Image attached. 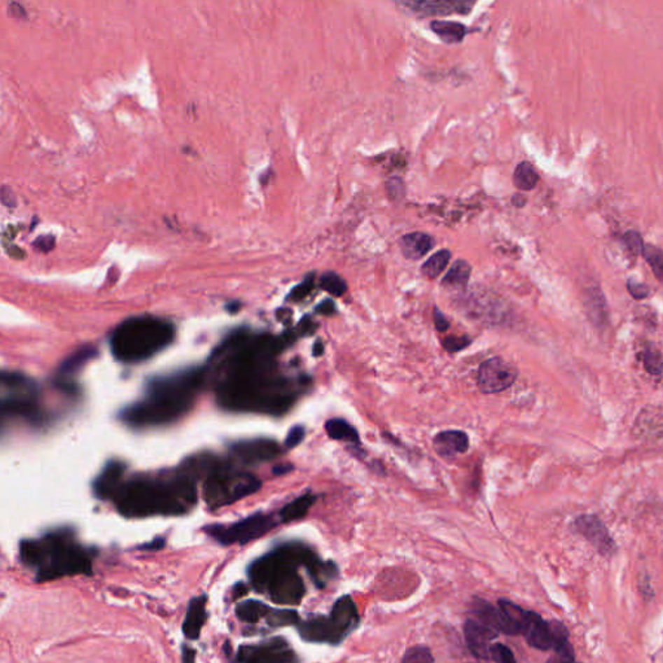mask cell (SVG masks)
Segmentation results:
<instances>
[{
	"label": "cell",
	"instance_id": "cell-20",
	"mask_svg": "<svg viewBox=\"0 0 663 663\" xmlns=\"http://www.w3.org/2000/svg\"><path fill=\"white\" fill-rule=\"evenodd\" d=\"M526 610L516 603L508 600H499L498 603V617H499L500 631L507 635H519L524 631L526 620Z\"/></svg>",
	"mask_w": 663,
	"mask_h": 663
},
{
	"label": "cell",
	"instance_id": "cell-13",
	"mask_svg": "<svg viewBox=\"0 0 663 663\" xmlns=\"http://www.w3.org/2000/svg\"><path fill=\"white\" fill-rule=\"evenodd\" d=\"M499 634L498 629H492L474 618L466 620L464 626L468 649L478 659H490L492 640L498 638Z\"/></svg>",
	"mask_w": 663,
	"mask_h": 663
},
{
	"label": "cell",
	"instance_id": "cell-7",
	"mask_svg": "<svg viewBox=\"0 0 663 663\" xmlns=\"http://www.w3.org/2000/svg\"><path fill=\"white\" fill-rule=\"evenodd\" d=\"M1 398L3 416H18L29 420L39 417L38 388L34 381L18 372L1 373Z\"/></svg>",
	"mask_w": 663,
	"mask_h": 663
},
{
	"label": "cell",
	"instance_id": "cell-18",
	"mask_svg": "<svg viewBox=\"0 0 663 663\" xmlns=\"http://www.w3.org/2000/svg\"><path fill=\"white\" fill-rule=\"evenodd\" d=\"M329 618L344 638H346L350 632H353L354 629L358 627L359 620H361L353 597L349 594L340 597L333 605Z\"/></svg>",
	"mask_w": 663,
	"mask_h": 663
},
{
	"label": "cell",
	"instance_id": "cell-19",
	"mask_svg": "<svg viewBox=\"0 0 663 663\" xmlns=\"http://www.w3.org/2000/svg\"><path fill=\"white\" fill-rule=\"evenodd\" d=\"M207 597L205 594L196 596L190 600L187 608L186 617L183 620V634L188 640H197L201 635V631L207 622Z\"/></svg>",
	"mask_w": 663,
	"mask_h": 663
},
{
	"label": "cell",
	"instance_id": "cell-35",
	"mask_svg": "<svg viewBox=\"0 0 663 663\" xmlns=\"http://www.w3.org/2000/svg\"><path fill=\"white\" fill-rule=\"evenodd\" d=\"M552 649L554 653L550 657L547 663H574L575 655L573 646L568 643V638L554 644Z\"/></svg>",
	"mask_w": 663,
	"mask_h": 663
},
{
	"label": "cell",
	"instance_id": "cell-2",
	"mask_svg": "<svg viewBox=\"0 0 663 663\" xmlns=\"http://www.w3.org/2000/svg\"><path fill=\"white\" fill-rule=\"evenodd\" d=\"M205 379V370H181L152 379L147 394L123 410L121 419L132 428H153L174 422L187 414Z\"/></svg>",
	"mask_w": 663,
	"mask_h": 663
},
{
	"label": "cell",
	"instance_id": "cell-44",
	"mask_svg": "<svg viewBox=\"0 0 663 663\" xmlns=\"http://www.w3.org/2000/svg\"><path fill=\"white\" fill-rule=\"evenodd\" d=\"M53 245H55V239L52 236L38 237V240L34 242L35 248L42 251H50L53 248Z\"/></svg>",
	"mask_w": 663,
	"mask_h": 663
},
{
	"label": "cell",
	"instance_id": "cell-26",
	"mask_svg": "<svg viewBox=\"0 0 663 663\" xmlns=\"http://www.w3.org/2000/svg\"><path fill=\"white\" fill-rule=\"evenodd\" d=\"M95 355L96 349L92 346L79 349L61 364L60 377H70V376L77 375L78 372L82 370Z\"/></svg>",
	"mask_w": 663,
	"mask_h": 663
},
{
	"label": "cell",
	"instance_id": "cell-41",
	"mask_svg": "<svg viewBox=\"0 0 663 663\" xmlns=\"http://www.w3.org/2000/svg\"><path fill=\"white\" fill-rule=\"evenodd\" d=\"M469 344H470V340L466 337H449L443 341V346L449 353H456L461 349H466Z\"/></svg>",
	"mask_w": 663,
	"mask_h": 663
},
{
	"label": "cell",
	"instance_id": "cell-48",
	"mask_svg": "<svg viewBox=\"0 0 663 663\" xmlns=\"http://www.w3.org/2000/svg\"><path fill=\"white\" fill-rule=\"evenodd\" d=\"M318 312L320 314H324V315H329V314H333L335 312V303L330 300H327V301L321 302L318 309H316Z\"/></svg>",
	"mask_w": 663,
	"mask_h": 663
},
{
	"label": "cell",
	"instance_id": "cell-31",
	"mask_svg": "<svg viewBox=\"0 0 663 663\" xmlns=\"http://www.w3.org/2000/svg\"><path fill=\"white\" fill-rule=\"evenodd\" d=\"M641 256L652 268L655 277L663 284V250L657 248L655 245L645 244L644 249L641 251Z\"/></svg>",
	"mask_w": 663,
	"mask_h": 663
},
{
	"label": "cell",
	"instance_id": "cell-47",
	"mask_svg": "<svg viewBox=\"0 0 663 663\" xmlns=\"http://www.w3.org/2000/svg\"><path fill=\"white\" fill-rule=\"evenodd\" d=\"M164 545V539H162V538H158V539H155L153 542L147 543V544L139 547V550H141V551H158V550H161Z\"/></svg>",
	"mask_w": 663,
	"mask_h": 663
},
{
	"label": "cell",
	"instance_id": "cell-38",
	"mask_svg": "<svg viewBox=\"0 0 663 663\" xmlns=\"http://www.w3.org/2000/svg\"><path fill=\"white\" fill-rule=\"evenodd\" d=\"M314 285H315L314 274H310V275L307 276V277L305 279V281H303V283H301L300 285H297V286L294 288L293 291H292L291 294H289L288 300H291V301L293 302L301 301V300L306 298V297H307V295L311 293V291H312Z\"/></svg>",
	"mask_w": 663,
	"mask_h": 663
},
{
	"label": "cell",
	"instance_id": "cell-43",
	"mask_svg": "<svg viewBox=\"0 0 663 663\" xmlns=\"http://www.w3.org/2000/svg\"><path fill=\"white\" fill-rule=\"evenodd\" d=\"M305 434L306 433H305V429L302 426L292 428L286 435V440H285L286 448H294L295 446H298L305 438Z\"/></svg>",
	"mask_w": 663,
	"mask_h": 663
},
{
	"label": "cell",
	"instance_id": "cell-40",
	"mask_svg": "<svg viewBox=\"0 0 663 663\" xmlns=\"http://www.w3.org/2000/svg\"><path fill=\"white\" fill-rule=\"evenodd\" d=\"M386 190H388L389 197L394 201H398L400 198L405 197V186L400 178H390L386 183Z\"/></svg>",
	"mask_w": 663,
	"mask_h": 663
},
{
	"label": "cell",
	"instance_id": "cell-37",
	"mask_svg": "<svg viewBox=\"0 0 663 663\" xmlns=\"http://www.w3.org/2000/svg\"><path fill=\"white\" fill-rule=\"evenodd\" d=\"M490 659L495 663H517L513 652L509 649L508 646L500 643L492 644Z\"/></svg>",
	"mask_w": 663,
	"mask_h": 663
},
{
	"label": "cell",
	"instance_id": "cell-10",
	"mask_svg": "<svg viewBox=\"0 0 663 663\" xmlns=\"http://www.w3.org/2000/svg\"><path fill=\"white\" fill-rule=\"evenodd\" d=\"M518 376L513 364L503 358H490L483 362L478 370V388L484 394H496L510 388Z\"/></svg>",
	"mask_w": 663,
	"mask_h": 663
},
{
	"label": "cell",
	"instance_id": "cell-30",
	"mask_svg": "<svg viewBox=\"0 0 663 663\" xmlns=\"http://www.w3.org/2000/svg\"><path fill=\"white\" fill-rule=\"evenodd\" d=\"M451 260V251L440 250L422 265L421 272L429 279H437L446 270Z\"/></svg>",
	"mask_w": 663,
	"mask_h": 663
},
{
	"label": "cell",
	"instance_id": "cell-5",
	"mask_svg": "<svg viewBox=\"0 0 663 663\" xmlns=\"http://www.w3.org/2000/svg\"><path fill=\"white\" fill-rule=\"evenodd\" d=\"M175 329L155 316H134L122 321L111 337L113 356L123 363L147 361L172 344Z\"/></svg>",
	"mask_w": 663,
	"mask_h": 663
},
{
	"label": "cell",
	"instance_id": "cell-12",
	"mask_svg": "<svg viewBox=\"0 0 663 663\" xmlns=\"http://www.w3.org/2000/svg\"><path fill=\"white\" fill-rule=\"evenodd\" d=\"M574 529L603 554H612L615 550L612 536L599 517L592 515L578 517L574 521Z\"/></svg>",
	"mask_w": 663,
	"mask_h": 663
},
{
	"label": "cell",
	"instance_id": "cell-23",
	"mask_svg": "<svg viewBox=\"0 0 663 663\" xmlns=\"http://www.w3.org/2000/svg\"><path fill=\"white\" fill-rule=\"evenodd\" d=\"M274 608L258 600H246L236 606V617L245 623H257L267 620Z\"/></svg>",
	"mask_w": 663,
	"mask_h": 663
},
{
	"label": "cell",
	"instance_id": "cell-27",
	"mask_svg": "<svg viewBox=\"0 0 663 663\" xmlns=\"http://www.w3.org/2000/svg\"><path fill=\"white\" fill-rule=\"evenodd\" d=\"M472 274L470 265L464 259H457L456 262L448 270L447 274L442 280V285L449 289H461L464 288Z\"/></svg>",
	"mask_w": 663,
	"mask_h": 663
},
{
	"label": "cell",
	"instance_id": "cell-4",
	"mask_svg": "<svg viewBox=\"0 0 663 663\" xmlns=\"http://www.w3.org/2000/svg\"><path fill=\"white\" fill-rule=\"evenodd\" d=\"M20 559L25 566L34 570L36 582L94 573V552L79 544L67 530L52 531L41 539L22 540Z\"/></svg>",
	"mask_w": 663,
	"mask_h": 663
},
{
	"label": "cell",
	"instance_id": "cell-11",
	"mask_svg": "<svg viewBox=\"0 0 663 663\" xmlns=\"http://www.w3.org/2000/svg\"><path fill=\"white\" fill-rule=\"evenodd\" d=\"M398 6L408 9L414 16H447L452 13H468L472 7V1L466 0H416V1H400Z\"/></svg>",
	"mask_w": 663,
	"mask_h": 663
},
{
	"label": "cell",
	"instance_id": "cell-36",
	"mask_svg": "<svg viewBox=\"0 0 663 663\" xmlns=\"http://www.w3.org/2000/svg\"><path fill=\"white\" fill-rule=\"evenodd\" d=\"M402 663H434V657L428 646L416 645L405 652Z\"/></svg>",
	"mask_w": 663,
	"mask_h": 663
},
{
	"label": "cell",
	"instance_id": "cell-33",
	"mask_svg": "<svg viewBox=\"0 0 663 663\" xmlns=\"http://www.w3.org/2000/svg\"><path fill=\"white\" fill-rule=\"evenodd\" d=\"M319 285L321 289H324L328 293L336 295V297L344 295L346 291H347V284H346L344 279L336 272H332V271L326 272L324 275L320 277Z\"/></svg>",
	"mask_w": 663,
	"mask_h": 663
},
{
	"label": "cell",
	"instance_id": "cell-8",
	"mask_svg": "<svg viewBox=\"0 0 663 663\" xmlns=\"http://www.w3.org/2000/svg\"><path fill=\"white\" fill-rule=\"evenodd\" d=\"M276 526L275 519L263 513L246 517L232 525H213L205 529L207 534L223 545L246 544L267 534Z\"/></svg>",
	"mask_w": 663,
	"mask_h": 663
},
{
	"label": "cell",
	"instance_id": "cell-9",
	"mask_svg": "<svg viewBox=\"0 0 663 663\" xmlns=\"http://www.w3.org/2000/svg\"><path fill=\"white\" fill-rule=\"evenodd\" d=\"M236 661L239 663H300L298 655L283 638L242 645L236 653Z\"/></svg>",
	"mask_w": 663,
	"mask_h": 663
},
{
	"label": "cell",
	"instance_id": "cell-16",
	"mask_svg": "<svg viewBox=\"0 0 663 663\" xmlns=\"http://www.w3.org/2000/svg\"><path fill=\"white\" fill-rule=\"evenodd\" d=\"M125 464L120 461H109L105 466L103 472L94 482L96 498L102 500L116 499L123 486L122 478L125 474Z\"/></svg>",
	"mask_w": 663,
	"mask_h": 663
},
{
	"label": "cell",
	"instance_id": "cell-14",
	"mask_svg": "<svg viewBox=\"0 0 663 663\" xmlns=\"http://www.w3.org/2000/svg\"><path fill=\"white\" fill-rule=\"evenodd\" d=\"M298 634L305 641L309 643H328L340 644L344 636L336 629L329 615H315L310 620H303L297 624Z\"/></svg>",
	"mask_w": 663,
	"mask_h": 663
},
{
	"label": "cell",
	"instance_id": "cell-46",
	"mask_svg": "<svg viewBox=\"0 0 663 663\" xmlns=\"http://www.w3.org/2000/svg\"><path fill=\"white\" fill-rule=\"evenodd\" d=\"M196 661V650L190 645H183L181 648V663H195Z\"/></svg>",
	"mask_w": 663,
	"mask_h": 663
},
{
	"label": "cell",
	"instance_id": "cell-50",
	"mask_svg": "<svg viewBox=\"0 0 663 663\" xmlns=\"http://www.w3.org/2000/svg\"><path fill=\"white\" fill-rule=\"evenodd\" d=\"M291 469H292V466H276L275 469H274V473L275 474L288 473V472H289Z\"/></svg>",
	"mask_w": 663,
	"mask_h": 663
},
{
	"label": "cell",
	"instance_id": "cell-1",
	"mask_svg": "<svg viewBox=\"0 0 663 663\" xmlns=\"http://www.w3.org/2000/svg\"><path fill=\"white\" fill-rule=\"evenodd\" d=\"M300 566L307 568L312 582L320 589L337 575V566L333 562H323L302 544L286 543L250 564V585L274 603L298 605L306 594V587L298 573Z\"/></svg>",
	"mask_w": 663,
	"mask_h": 663
},
{
	"label": "cell",
	"instance_id": "cell-24",
	"mask_svg": "<svg viewBox=\"0 0 663 663\" xmlns=\"http://www.w3.org/2000/svg\"><path fill=\"white\" fill-rule=\"evenodd\" d=\"M431 29L447 44L460 43L466 34V26L455 21H433Z\"/></svg>",
	"mask_w": 663,
	"mask_h": 663
},
{
	"label": "cell",
	"instance_id": "cell-3",
	"mask_svg": "<svg viewBox=\"0 0 663 663\" xmlns=\"http://www.w3.org/2000/svg\"><path fill=\"white\" fill-rule=\"evenodd\" d=\"M114 500L118 512L129 518L181 516L195 507L197 491L193 478L181 472L166 480L134 478L122 486Z\"/></svg>",
	"mask_w": 663,
	"mask_h": 663
},
{
	"label": "cell",
	"instance_id": "cell-25",
	"mask_svg": "<svg viewBox=\"0 0 663 663\" xmlns=\"http://www.w3.org/2000/svg\"><path fill=\"white\" fill-rule=\"evenodd\" d=\"M315 500H316V498L311 494H305L300 498H297L292 503L286 504L284 508L280 510V513H279L280 521L284 522V524H288V522H293L297 519H301L307 515V512L310 510L312 504L315 503Z\"/></svg>",
	"mask_w": 663,
	"mask_h": 663
},
{
	"label": "cell",
	"instance_id": "cell-22",
	"mask_svg": "<svg viewBox=\"0 0 663 663\" xmlns=\"http://www.w3.org/2000/svg\"><path fill=\"white\" fill-rule=\"evenodd\" d=\"M435 245V240L431 235L424 232L407 233L399 240V248L402 254L410 260L424 258Z\"/></svg>",
	"mask_w": 663,
	"mask_h": 663
},
{
	"label": "cell",
	"instance_id": "cell-42",
	"mask_svg": "<svg viewBox=\"0 0 663 663\" xmlns=\"http://www.w3.org/2000/svg\"><path fill=\"white\" fill-rule=\"evenodd\" d=\"M627 289H629V294L635 298V300H644L648 295H649V286L646 284H643V283H636L634 280H629L627 283Z\"/></svg>",
	"mask_w": 663,
	"mask_h": 663
},
{
	"label": "cell",
	"instance_id": "cell-39",
	"mask_svg": "<svg viewBox=\"0 0 663 663\" xmlns=\"http://www.w3.org/2000/svg\"><path fill=\"white\" fill-rule=\"evenodd\" d=\"M622 240L626 244V246L632 251V254H635V256L641 254V251L644 249V245H645L643 242V237L636 231H629V232L624 233Z\"/></svg>",
	"mask_w": 663,
	"mask_h": 663
},
{
	"label": "cell",
	"instance_id": "cell-34",
	"mask_svg": "<svg viewBox=\"0 0 663 663\" xmlns=\"http://www.w3.org/2000/svg\"><path fill=\"white\" fill-rule=\"evenodd\" d=\"M643 364L646 372L653 376H661L663 373L662 354L655 347H648L643 353Z\"/></svg>",
	"mask_w": 663,
	"mask_h": 663
},
{
	"label": "cell",
	"instance_id": "cell-45",
	"mask_svg": "<svg viewBox=\"0 0 663 663\" xmlns=\"http://www.w3.org/2000/svg\"><path fill=\"white\" fill-rule=\"evenodd\" d=\"M434 323L440 332H446L448 329V320L438 309H434Z\"/></svg>",
	"mask_w": 663,
	"mask_h": 663
},
{
	"label": "cell",
	"instance_id": "cell-15",
	"mask_svg": "<svg viewBox=\"0 0 663 663\" xmlns=\"http://www.w3.org/2000/svg\"><path fill=\"white\" fill-rule=\"evenodd\" d=\"M231 449L244 463L249 464L267 461L280 454L279 445L270 440H242L232 445Z\"/></svg>",
	"mask_w": 663,
	"mask_h": 663
},
{
	"label": "cell",
	"instance_id": "cell-28",
	"mask_svg": "<svg viewBox=\"0 0 663 663\" xmlns=\"http://www.w3.org/2000/svg\"><path fill=\"white\" fill-rule=\"evenodd\" d=\"M326 431L328 435L332 440H342V442H351L358 445L359 443V434L356 429L351 426L347 421L342 419H330L326 422Z\"/></svg>",
	"mask_w": 663,
	"mask_h": 663
},
{
	"label": "cell",
	"instance_id": "cell-6",
	"mask_svg": "<svg viewBox=\"0 0 663 663\" xmlns=\"http://www.w3.org/2000/svg\"><path fill=\"white\" fill-rule=\"evenodd\" d=\"M260 489V481L253 474L235 472L224 464L207 477L204 484V499L209 508L218 509L244 499Z\"/></svg>",
	"mask_w": 663,
	"mask_h": 663
},
{
	"label": "cell",
	"instance_id": "cell-21",
	"mask_svg": "<svg viewBox=\"0 0 663 663\" xmlns=\"http://www.w3.org/2000/svg\"><path fill=\"white\" fill-rule=\"evenodd\" d=\"M468 447H469V438L464 431H442L434 438V448L437 454L446 459H452L457 455L464 454Z\"/></svg>",
	"mask_w": 663,
	"mask_h": 663
},
{
	"label": "cell",
	"instance_id": "cell-29",
	"mask_svg": "<svg viewBox=\"0 0 663 663\" xmlns=\"http://www.w3.org/2000/svg\"><path fill=\"white\" fill-rule=\"evenodd\" d=\"M539 181V174L530 162H521L513 174V183L518 190H534Z\"/></svg>",
	"mask_w": 663,
	"mask_h": 663
},
{
	"label": "cell",
	"instance_id": "cell-17",
	"mask_svg": "<svg viewBox=\"0 0 663 663\" xmlns=\"http://www.w3.org/2000/svg\"><path fill=\"white\" fill-rule=\"evenodd\" d=\"M522 635L525 636L527 644L535 649L550 650L553 648V636L550 623L543 620L542 617L535 612L526 613Z\"/></svg>",
	"mask_w": 663,
	"mask_h": 663
},
{
	"label": "cell",
	"instance_id": "cell-32",
	"mask_svg": "<svg viewBox=\"0 0 663 663\" xmlns=\"http://www.w3.org/2000/svg\"><path fill=\"white\" fill-rule=\"evenodd\" d=\"M266 620L271 627L297 626L301 622L298 613L291 609H272Z\"/></svg>",
	"mask_w": 663,
	"mask_h": 663
},
{
	"label": "cell",
	"instance_id": "cell-49",
	"mask_svg": "<svg viewBox=\"0 0 663 663\" xmlns=\"http://www.w3.org/2000/svg\"><path fill=\"white\" fill-rule=\"evenodd\" d=\"M512 204H513V205L517 207H524V205L526 204L525 196H522V195H516V196H513V198H512Z\"/></svg>",
	"mask_w": 663,
	"mask_h": 663
}]
</instances>
